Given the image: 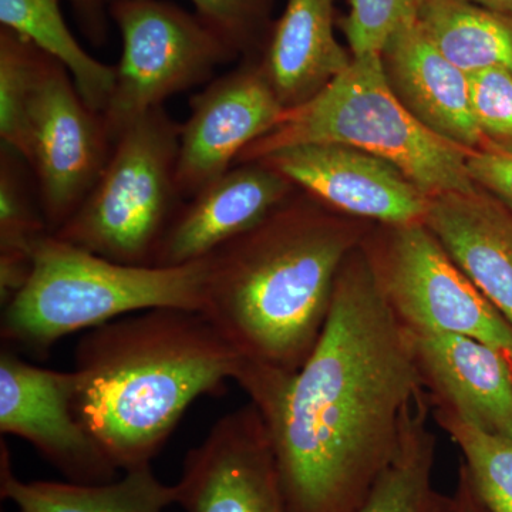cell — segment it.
<instances>
[{
  "label": "cell",
  "mask_w": 512,
  "mask_h": 512,
  "mask_svg": "<svg viewBox=\"0 0 512 512\" xmlns=\"http://www.w3.org/2000/svg\"><path fill=\"white\" fill-rule=\"evenodd\" d=\"M0 495L22 512H164L177 504L175 484L163 483L151 466L124 471L120 480L104 484L19 480L5 443L0 456Z\"/></svg>",
  "instance_id": "19"
},
{
  "label": "cell",
  "mask_w": 512,
  "mask_h": 512,
  "mask_svg": "<svg viewBox=\"0 0 512 512\" xmlns=\"http://www.w3.org/2000/svg\"><path fill=\"white\" fill-rule=\"evenodd\" d=\"M335 0H288L261 67L285 109L319 93L352 62L335 36Z\"/></svg>",
  "instance_id": "18"
},
{
  "label": "cell",
  "mask_w": 512,
  "mask_h": 512,
  "mask_svg": "<svg viewBox=\"0 0 512 512\" xmlns=\"http://www.w3.org/2000/svg\"><path fill=\"white\" fill-rule=\"evenodd\" d=\"M258 161L320 201L389 227L423 222L429 211L431 198L400 168L355 147L302 144Z\"/></svg>",
  "instance_id": "13"
},
{
  "label": "cell",
  "mask_w": 512,
  "mask_h": 512,
  "mask_svg": "<svg viewBox=\"0 0 512 512\" xmlns=\"http://www.w3.org/2000/svg\"><path fill=\"white\" fill-rule=\"evenodd\" d=\"M424 224L512 325V215L490 192L439 195Z\"/></svg>",
  "instance_id": "17"
},
{
  "label": "cell",
  "mask_w": 512,
  "mask_h": 512,
  "mask_svg": "<svg viewBox=\"0 0 512 512\" xmlns=\"http://www.w3.org/2000/svg\"><path fill=\"white\" fill-rule=\"evenodd\" d=\"M467 2L512 18V0H467Z\"/></svg>",
  "instance_id": "32"
},
{
  "label": "cell",
  "mask_w": 512,
  "mask_h": 512,
  "mask_svg": "<svg viewBox=\"0 0 512 512\" xmlns=\"http://www.w3.org/2000/svg\"><path fill=\"white\" fill-rule=\"evenodd\" d=\"M421 0H350L345 20L352 56L380 53L403 25L417 19Z\"/></svg>",
  "instance_id": "27"
},
{
  "label": "cell",
  "mask_w": 512,
  "mask_h": 512,
  "mask_svg": "<svg viewBox=\"0 0 512 512\" xmlns=\"http://www.w3.org/2000/svg\"><path fill=\"white\" fill-rule=\"evenodd\" d=\"M362 244L342 222L284 204L208 258L202 312L242 357L247 389L286 383L311 356L340 268Z\"/></svg>",
  "instance_id": "2"
},
{
  "label": "cell",
  "mask_w": 512,
  "mask_h": 512,
  "mask_svg": "<svg viewBox=\"0 0 512 512\" xmlns=\"http://www.w3.org/2000/svg\"><path fill=\"white\" fill-rule=\"evenodd\" d=\"M380 57L393 93L424 127L468 151L487 147L471 111L468 74L437 49L417 19L394 32Z\"/></svg>",
  "instance_id": "16"
},
{
  "label": "cell",
  "mask_w": 512,
  "mask_h": 512,
  "mask_svg": "<svg viewBox=\"0 0 512 512\" xmlns=\"http://www.w3.org/2000/svg\"><path fill=\"white\" fill-rule=\"evenodd\" d=\"M410 332L431 406L512 439L511 357L468 336Z\"/></svg>",
  "instance_id": "15"
},
{
  "label": "cell",
  "mask_w": 512,
  "mask_h": 512,
  "mask_svg": "<svg viewBox=\"0 0 512 512\" xmlns=\"http://www.w3.org/2000/svg\"><path fill=\"white\" fill-rule=\"evenodd\" d=\"M365 247L387 302L407 329L468 336L512 359L511 323L424 222L390 227L382 245Z\"/></svg>",
  "instance_id": "8"
},
{
  "label": "cell",
  "mask_w": 512,
  "mask_h": 512,
  "mask_svg": "<svg viewBox=\"0 0 512 512\" xmlns=\"http://www.w3.org/2000/svg\"><path fill=\"white\" fill-rule=\"evenodd\" d=\"M0 23L62 64L87 106L103 113L113 92L116 69L80 46L63 18L60 0H0Z\"/></svg>",
  "instance_id": "21"
},
{
  "label": "cell",
  "mask_w": 512,
  "mask_h": 512,
  "mask_svg": "<svg viewBox=\"0 0 512 512\" xmlns=\"http://www.w3.org/2000/svg\"><path fill=\"white\" fill-rule=\"evenodd\" d=\"M291 187L284 175L261 161L232 167L183 201L158 244L153 266L207 258L278 210Z\"/></svg>",
  "instance_id": "14"
},
{
  "label": "cell",
  "mask_w": 512,
  "mask_h": 512,
  "mask_svg": "<svg viewBox=\"0 0 512 512\" xmlns=\"http://www.w3.org/2000/svg\"><path fill=\"white\" fill-rule=\"evenodd\" d=\"M18 512H22V511H18Z\"/></svg>",
  "instance_id": "34"
},
{
  "label": "cell",
  "mask_w": 512,
  "mask_h": 512,
  "mask_svg": "<svg viewBox=\"0 0 512 512\" xmlns=\"http://www.w3.org/2000/svg\"><path fill=\"white\" fill-rule=\"evenodd\" d=\"M175 487L184 512H288L268 427L251 402L188 451Z\"/></svg>",
  "instance_id": "11"
},
{
  "label": "cell",
  "mask_w": 512,
  "mask_h": 512,
  "mask_svg": "<svg viewBox=\"0 0 512 512\" xmlns=\"http://www.w3.org/2000/svg\"><path fill=\"white\" fill-rule=\"evenodd\" d=\"M417 22L454 66L512 73V18L467 0H421Z\"/></svg>",
  "instance_id": "20"
},
{
  "label": "cell",
  "mask_w": 512,
  "mask_h": 512,
  "mask_svg": "<svg viewBox=\"0 0 512 512\" xmlns=\"http://www.w3.org/2000/svg\"><path fill=\"white\" fill-rule=\"evenodd\" d=\"M242 363L204 313H131L77 343L74 413L117 470L151 466L188 407L237 382Z\"/></svg>",
  "instance_id": "3"
},
{
  "label": "cell",
  "mask_w": 512,
  "mask_h": 512,
  "mask_svg": "<svg viewBox=\"0 0 512 512\" xmlns=\"http://www.w3.org/2000/svg\"><path fill=\"white\" fill-rule=\"evenodd\" d=\"M26 161L0 148V302L6 305L28 282L37 242L50 234L39 200L30 192Z\"/></svg>",
  "instance_id": "23"
},
{
  "label": "cell",
  "mask_w": 512,
  "mask_h": 512,
  "mask_svg": "<svg viewBox=\"0 0 512 512\" xmlns=\"http://www.w3.org/2000/svg\"><path fill=\"white\" fill-rule=\"evenodd\" d=\"M180 136L181 124L164 107L131 124L79 210L53 235L110 261L153 266L184 201L177 185Z\"/></svg>",
  "instance_id": "6"
},
{
  "label": "cell",
  "mask_w": 512,
  "mask_h": 512,
  "mask_svg": "<svg viewBox=\"0 0 512 512\" xmlns=\"http://www.w3.org/2000/svg\"><path fill=\"white\" fill-rule=\"evenodd\" d=\"M79 18L83 32L94 45H103L107 39L109 0H69Z\"/></svg>",
  "instance_id": "30"
},
{
  "label": "cell",
  "mask_w": 512,
  "mask_h": 512,
  "mask_svg": "<svg viewBox=\"0 0 512 512\" xmlns=\"http://www.w3.org/2000/svg\"><path fill=\"white\" fill-rule=\"evenodd\" d=\"M468 92L487 147L512 154V73L500 67L470 73Z\"/></svg>",
  "instance_id": "26"
},
{
  "label": "cell",
  "mask_w": 512,
  "mask_h": 512,
  "mask_svg": "<svg viewBox=\"0 0 512 512\" xmlns=\"http://www.w3.org/2000/svg\"><path fill=\"white\" fill-rule=\"evenodd\" d=\"M121 35L113 92L101 113L111 143L164 101L211 79L237 53L197 15L163 0H116Z\"/></svg>",
  "instance_id": "7"
},
{
  "label": "cell",
  "mask_w": 512,
  "mask_h": 512,
  "mask_svg": "<svg viewBox=\"0 0 512 512\" xmlns=\"http://www.w3.org/2000/svg\"><path fill=\"white\" fill-rule=\"evenodd\" d=\"M335 143L383 158L403 171L427 197L468 194L478 185L468 174L470 151L424 127L387 82L380 53L353 56L319 93L286 109L265 136L239 156L258 161L281 148Z\"/></svg>",
  "instance_id": "5"
},
{
  "label": "cell",
  "mask_w": 512,
  "mask_h": 512,
  "mask_svg": "<svg viewBox=\"0 0 512 512\" xmlns=\"http://www.w3.org/2000/svg\"><path fill=\"white\" fill-rule=\"evenodd\" d=\"M467 168L474 183L512 215V154L494 147L473 150L468 153Z\"/></svg>",
  "instance_id": "29"
},
{
  "label": "cell",
  "mask_w": 512,
  "mask_h": 512,
  "mask_svg": "<svg viewBox=\"0 0 512 512\" xmlns=\"http://www.w3.org/2000/svg\"><path fill=\"white\" fill-rule=\"evenodd\" d=\"M430 400L417 407L402 447L359 512H457L454 495L434 484L436 436L430 429Z\"/></svg>",
  "instance_id": "22"
},
{
  "label": "cell",
  "mask_w": 512,
  "mask_h": 512,
  "mask_svg": "<svg viewBox=\"0 0 512 512\" xmlns=\"http://www.w3.org/2000/svg\"><path fill=\"white\" fill-rule=\"evenodd\" d=\"M73 372L30 365L15 349L0 350V431L36 448L66 481L104 484L116 466L77 419Z\"/></svg>",
  "instance_id": "10"
},
{
  "label": "cell",
  "mask_w": 512,
  "mask_h": 512,
  "mask_svg": "<svg viewBox=\"0 0 512 512\" xmlns=\"http://www.w3.org/2000/svg\"><path fill=\"white\" fill-rule=\"evenodd\" d=\"M111 2H116V0H109V6H110Z\"/></svg>",
  "instance_id": "33"
},
{
  "label": "cell",
  "mask_w": 512,
  "mask_h": 512,
  "mask_svg": "<svg viewBox=\"0 0 512 512\" xmlns=\"http://www.w3.org/2000/svg\"><path fill=\"white\" fill-rule=\"evenodd\" d=\"M111 148L101 114L87 106L62 64L43 56L23 160L35 175L50 234L79 210L106 167Z\"/></svg>",
  "instance_id": "9"
},
{
  "label": "cell",
  "mask_w": 512,
  "mask_h": 512,
  "mask_svg": "<svg viewBox=\"0 0 512 512\" xmlns=\"http://www.w3.org/2000/svg\"><path fill=\"white\" fill-rule=\"evenodd\" d=\"M431 417L460 448L470 483L487 512H512V439L487 433L450 410L431 406Z\"/></svg>",
  "instance_id": "24"
},
{
  "label": "cell",
  "mask_w": 512,
  "mask_h": 512,
  "mask_svg": "<svg viewBox=\"0 0 512 512\" xmlns=\"http://www.w3.org/2000/svg\"><path fill=\"white\" fill-rule=\"evenodd\" d=\"M427 396L412 332L362 242L340 268L311 356L282 389L252 403L268 427L288 512H359Z\"/></svg>",
  "instance_id": "1"
},
{
  "label": "cell",
  "mask_w": 512,
  "mask_h": 512,
  "mask_svg": "<svg viewBox=\"0 0 512 512\" xmlns=\"http://www.w3.org/2000/svg\"><path fill=\"white\" fill-rule=\"evenodd\" d=\"M197 18L235 53L254 45L268 13V0H191Z\"/></svg>",
  "instance_id": "28"
},
{
  "label": "cell",
  "mask_w": 512,
  "mask_h": 512,
  "mask_svg": "<svg viewBox=\"0 0 512 512\" xmlns=\"http://www.w3.org/2000/svg\"><path fill=\"white\" fill-rule=\"evenodd\" d=\"M454 500L457 504V512H487L481 501L478 500L476 491L470 483L466 470L460 466Z\"/></svg>",
  "instance_id": "31"
},
{
  "label": "cell",
  "mask_w": 512,
  "mask_h": 512,
  "mask_svg": "<svg viewBox=\"0 0 512 512\" xmlns=\"http://www.w3.org/2000/svg\"><path fill=\"white\" fill-rule=\"evenodd\" d=\"M45 53L25 37L0 29V140L23 158L28 114Z\"/></svg>",
  "instance_id": "25"
},
{
  "label": "cell",
  "mask_w": 512,
  "mask_h": 512,
  "mask_svg": "<svg viewBox=\"0 0 512 512\" xmlns=\"http://www.w3.org/2000/svg\"><path fill=\"white\" fill-rule=\"evenodd\" d=\"M284 104L261 64L212 80L191 97L181 124L177 185L183 200L194 197L237 164L239 156L281 120Z\"/></svg>",
  "instance_id": "12"
},
{
  "label": "cell",
  "mask_w": 512,
  "mask_h": 512,
  "mask_svg": "<svg viewBox=\"0 0 512 512\" xmlns=\"http://www.w3.org/2000/svg\"><path fill=\"white\" fill-rule=\"evenodd\" d=\"M208 258L180 266L110 261L49 234L0 320L3 345L45 357L57 340L123 316L174 308L202 312Z\"/></svg>",
  "instance_id": "4"
}]
</instances>
